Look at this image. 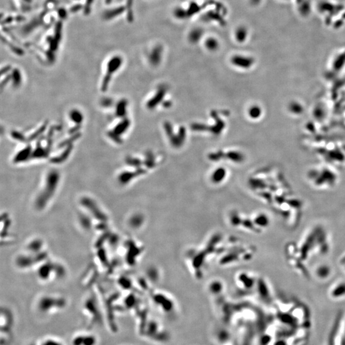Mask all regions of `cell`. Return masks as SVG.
I'll list each match as a JSON object with an SVG mask.
<instances>
[{
	"instance_id": "obj_1",
	"label": "cell",
	"mask_w": 345,
	"mask_h": 345,
	"mask_svg": "<svg viewBox=\"0 0 345 345\" xmlns=\"http://www.w3.org/2000/svg\"><path fill=\"white\" fill-rule=\"evenodd\" d=\"M97 339L90 333L79 334L72 340V345H97Z\"/></svg>"
},
{
	"instance_id": "obj_9",
	"label": "cell",
	"mask_w": 345,
	"mask_h": 345,
	"mask_svg": "<svg viewBox=\"0 0 345 345\" xmlns=\"http://www.w3.org/2000/svg\"><path fill=\"white\" fill-rule=\"evenodd\" d=\"M249 114L250 116H251L253 118H257L260 114V110L258 107H256V106L252 107V108H251L249 109Z\"/></svg>"
},
{
	"instance_id": "obj_3",
	"label": "cell",
	"mask_w": 345,
	"mask_h": 345,
	"mask_svg": "<svg viewBox=\"0 0 345 345\" xmlns=\"http://www.w3.org/2000/svg\"><path fill=\"white\" fill-rule=\"evenodd\" d=\"M331 268L327 265L321 264L316 267L315 269L314 274L316 277L320 280H325L330 276L331 274Z\"/></svg>"
},
{
	"instance_id": "obj_10",
	"label": "cell",
	"mask_w": 345,
	"mask_h": 345,
	"mask_svg": "<svg viewBox=\"0 0 345 345\" xmlns=\"http://www.w3.org/2000/svg\"><path fill=\"white\" fill-rule=\"evenodd\" d=\"M224 156V154L222 152H218L216 153H214V154H211L209 155V159L212 160H214V161H217L219 160L220 159H221V158Z\"/></svg>"
},
{
	"instance_id": "obj_12",
	"label": "cell",
	"mask_w": 345,
	"mask_h": 345,
	"mask_svg": "<svg viewBox=\"0 0 345 345\" xmlns=\"http://www.w3.org/2000/svg\"><path fill=\"white\" fill-rule=\"evenodd\" d=\"M344 269H345V266H344Z\"/></svg>"
},
{
	"instance_id": "obj_2",
	"label": "cell",
	"mask_w": 345,
	"mask_h": 345,
	"mask_svg": "<svg viewBox=\"0 0 345 345\" xmlns=\"http://www.w3.org/2000/svg\"><path fill=\"white\" fill-rule=\"evenodd\" d=\"M329 295L333 299H341L345 296V281L341 280L334 283L330 288Z\"/></svg>"
},
{
	"instance_id": "obj_6",
	"label": "cell",
	"mask_w": 345,
	"mask_h": 345,
	"mask_svg": "<svg viewBox=\"0 0 345 345\" xmlns=\"http://www.w3.org/2000/svg\"><path fill=\"white\" fill-rule=\"evenodd\" d=\"M213 114H214V118H216L217 122H216V124H215V125H214L212 127V128L211 129V131L214 134H219L224 129V128L225 127V124H224V122L223 121H222L220 119H218L217 118L218 117L217 116L216 112H213Z\"/></svg>"
},
{
	"instance_id": "obj_8",
	"label": "cell",
	"mask_w": 345,
	"mask_h": 345,
	"mask_svg": "<svg viewBox=\"0 0 345 345\" xmlns=\"http://www.w3.org/2000/svg\"><path fill=\"white\" fill-rule=\"evenodd\" d=\"M226 157L229 160L236 162V163H240L244 160V155L240 152H236V151H232V152H228L226 155Z\"/></svg>"
},
{
	"instance_id": "obj_11",
	"label": "cell",
	"mask_w": 345,
	"mask_h": 345,
	"mask_svg": "<svg viewBox=\"0 0 345 345\" xmlns=\"http://www.w3.org/2000/svg\"><path fill=\"white\" fill-rule=\"evenodd\" d=\"M207 126L205 125H203V124H201V123H194L193 125H192V130L194 131H206L207 130V128H206Z\"/></svg>"
},
{
	"instance_id": "obj_7",
	"label": "cell",
	"mask_w": 345,
	"mask_h": 345,
	"mask_svg": "<svg viewBox=\"0 0 345 345\" xmlns=\"http://www.w3.org/2000/svg\"><path fill=\"white\" fill-rule=\"evenodd\" d=\"M37 345H64V344L60 339L55 337H47L43 339Z\"/></svg>"
},
{
	"instance_id": "obj_5",
	"label": "cell",
	"mask_w": 345,
	"mask_h": 345,
	"mask_svg": "<svg viewBox=\"0 0 345 345\" xmlns=\"http://www.w3.org/2000/svg\"><path fill=\"white\" fill-rule=\"evenodd\" d=\"M226 170L223 168H217L214 171L212 175V180L214 183H219L222 182L226 176Z\"/></svg>"
},
{
	"instance_id": "obj_4",
	"label": "cell",
	"mask_w": 345,
	"mask_h": 345,
	"mask_svg": "<svg viewBox=\"0 0 345 345\" xmlns=\"http://www.w3.org/2000/svg\"><path fill=\"white\" fill-rule=\"evenodd\" d=\"M166 87H164V86H160L159 90L157 91V93H156L155 95L154 96V97L148 102L147 104L148 108L149 109L155 108V107L159 103H160L162 100L163 99L164 97L166 94Z\"/></svg>"
}]
</instances>
